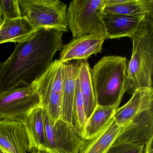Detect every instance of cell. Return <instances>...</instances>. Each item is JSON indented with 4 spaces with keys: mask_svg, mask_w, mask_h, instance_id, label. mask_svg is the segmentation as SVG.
Returning <instances> with one entry per match:
<instances>
[{
    "mask_svg": "<svg viewBox=\"0 0 153 153\" xmlns=\"http://www.w3.org/2000/svg\"><path fill=\"white\" fill-rule=\"evenodd\" d=\"M63 33L56 29L41 28L30 38L17 45L0 68V93L31 85L53 62L61 51Z\"/></svg>",
    "mask_w": 153,
    "mask_h": 153,
    "instance_id": "obj_1",
    "label": "cell"
},
{
    "mask_svg": "<svg viewBox=\"0 0 153 153\" xmlns=\"http://www.w3.org/2000/svg\"><path fill=\"white\" fill-rule=\"evenodd\" d=\"M131 39L132 54L128 63L125 91L132 95L137 89L153 87V15L144 18Z\"/></svg>",
    "mask_w": 153,
    "mask_h": 153,
    "instance_id": "obj_2",
    "label": "cell"
},
{
    "mask_svg": "<svg viewBox=\"0 0 153 153\" xmlns=\"http://www.w3.org/2000/svg\"><path fill=\"white\" fill-rule=\"evenodd\" d=\"M128 61L126 57H102L91 69L97 105L119 108L125 93Z\"/></svg>",
    "mask_w": 153,
    "mask_h": 153,
    "instance_id": "obj_3",
    "label": "cell"
},
{
    "mask_svg": "<svg viewBox=\"0 0 153 153\" xmlns=\"http://www.w3.org/2000/svg\"><path fill=\"white\" fill-rule=\"evenodd\" d=\"M21 16L36 30L41 28L68 32L67 5L59 0H18Z\"/></svg>",
    "mask_w": 153,
    "mask_h": 153,
    "instance_id": "obj_4",
    "label": "cell"
},
{
    "mask_svg": "<svg viewBox=\"0 0 153 153\" xmlns=\"http://www.w3.org/2000/svg\"><path fill=\"white\" fill-rule=\"evenodd\" d=\"M65 63L55 60L50 68L32 85L41 99L52 126L60 119Z\"/></svg>",
    "mask_w": 153,
    "mask_h": 153,
    "instance_id": "obj_5",
    "label": "cell"
},
{
    "mask_svg": "<svg viewBox=\"0 0 153 153\" xmlns=\"http://www.w3.org/2000/svg\"><path fill=\"white\" fill-rule=\"evenodd\" d=\"M41 105L40 97L33 85L0 93V120L25 124L31 113Z\"/></svg>",
    "mask_w": 153,
    "mask_h": 153,
    "instance_id": "obj_6",
    "label": "cell"
},
{
    "mask_svg": "<svg viewBox=\"0 0 153 153\" xmlns=\"http://www.w3.org/2000/svg\"><path fill=\"white\" fill-rule=\"evenodd\" d=\"M105 0H74L67 9V22L73 38L91 33L103 25Z\"/></svg>",
    "mask_w": 153,
    "mask_h": 153,
    "instance_id": "obj_7",
    "label": "cell"
},
{
    "mask_svg": "<svg viewBox=\"0 0 153 153\" xmlns=\"http://www.w3.org/2000/svg\"><path fill=\"white\" fill-rule=\"evenodd\" d=\"M44 118L46 140L45 153H79L84 138L73 125L60 118L52 126L45 110Z\"/></svg>",
    "mask_w": 153,
    "mask_h": 153,
    "instance_id": "obj_8",
    "label": "cell"
},
{
    "mask_svg": "<svg viewBox=\"0 0 153 153\" xmlns=\"http://www.w3.org/2000/svg\"><path fill=\"white\" fill-rule=\"evenodd\" d=\"M107 40L103 25L91 33L73 38L62 46L59 59L62 62L73 60H88L93 54L102 53V46Z\"/></svg>",
    "mask_w": 153,
    "mask_h": 153,
    "instance_id": "obj_9",
    "label": "cell"
},
{
    "mask_svg": "<svg viewBox=\"0 0 153 153\" xmlns=\"http://www.w3.org/2000/svg\"><path fill=\"white\" fill-rule=\"evenodd\" d=\"M0 148L8 153L30 152L25 124L15 121L0 120Z\"/></svg>",
    "mask_w": 153,
    "mask_h": 153,
    "instance_id": "obj_10",
    "label": "cell"
},
{
    "mask_svg": "<svg viewBox=\"0 0 153 153\" xmlns=\"http://www.w3.org/2000/svg\"><path fill=\"white\" fill-rule=\"evenodd\" d=\"M153 137V109L137 114L124 126L115 142L146 144Z\"/></svg>",
    "mask_w": 153,
    "mask_h": 153,
    "instance_id": "obj_11",
    "label": "cell"
},
{
    "mask_svg": "<svg viewBox=\"0 0 153 153\" xmlns=\"http://www.w3.org/2000/svg\"><path fill=\"white\" fill-rule=\"evenodd\" d=\"M153 87L137 89L129 101L114 114V121L120 126H124L137 114L153 108Z\"/></svg>",
    "mask_w": 153,
    "mask_h": 153,
    "instance_id": "obj_12",
    "label": "cell"
},
{
    "mask_svg": "<svg viewBox=\"0 0 153 153\" xmlns=\"http://www.w3.org/2000/svg\"><path fill=\"white\" fill-rule=\"evenodd\" d=\"M101 18L107 40L125 37L131 38L138 30L144 17L102 13Z\"/></svg>",
    "mask_w": 153,
    "mask_h": 153,
    "instance_id": "obj_13",
    "label": "cell"
},
{
    "mask_svg": "<svg viewBox=\"0 0 153 153\" xmlns=\"http://www.w3.org/2000/svg\"><path fill=\"white\" fill-rule=\"evenodd\" d=\"M79 70L78 60L76 62L69 61L65 62L60 118L71 124L72 108L76 95Z\"/></svg>",
    "mask_w": 153,
    "mask_h": 153,
    "instance_id": "obj_14",
    "label": "cell"
},
{
    "mask_svg": "<svg viewBox=\"0 0 153 153\" xmlns=\"http://www.w3.org/2000/svg\"><path fill=\"white\" fill-rule=\"evenodd\" d=\"M124 126L114 121V117L97 134L84 143L79 153H105L122 132Z\"/></svg>",
    "mask_w": 153,
    "mask_h": 153,
    "instance_id": "obj_15",
    "label": "cell"
},
{
    "mask_svg": "<svg viewBox=\"0 0 153 153\" xmlns=\"http://www.w3.org/2000/svg\"><path fill=\"white\" fill-rule=\"evenodd\" d=\"M102 13L144 18L153 15V0H105Z\"/></svg>",
    "mask_w": 153,
    "mask_h": 153,
    "instance_id": "obj_16",
    "label": "cell"
},
{
    "mask_svg": "<svg viewBox=\"0 0 153 153\" xmlns=\"http://www.w3.org/2000/svg\"><path fill=\"white\" fill-rule=\"evenodd\" d=\"M36 31L24 17L3 20L0 23V44L22 42L28 40Z\"/></svg>",
    "mask_w": 153,
    "mask_h": 153,
    "instance_id": "obj_17",
    "label": "cell"
},
{
    "mask_svg": "<svg viewBox=\"0 0 153 153\" xmlns=\"http://www.w3.org/2000/svg\"><path fill=\"white\" fill-rule=\"evenodd\" d=\"M44 114L45 110L42 107H37L31 113L25 124L29 139L30 152L34 150L46 152Z\"/></svg>",
    "mask_w": 153,
    "mask_h": 153,
    "instance_id": "obj_18",
    "label": "cell"
},
{
    "mask_svg": "<svg viewBox=\"0 0 153 153\" xmlns=\"http://www.w3.org/2000/svg\"><path fill=\"white\" fill-rule=\"evenodd\" d=\"M87 60H78V81L87 119L89 118L97 105L91 79V69Z\"/></svg>",
    "mask_w": 153,
    "mask_h": 153,
    "instance_id": "obj_19",
    "label": "cell"
},
{
    "mask_svg": "<svg viewBox=\"0 0 153 153\" xmlns=\"http://www.w3.org/2000/svg\"><path fill=\"white\" fill-rule=\"evenodd\" d=\"M117 109L115 106L96 105L87 120L84 128V139L92 137L102 129L114 117Z\"/></svg>",
    "mask_w": 153,
    "mask_h": 153,
    "instance_id": "obj_20",
    "label": "cell"
},
{
    "mask_svg": "<svg viewBox=\"0 0 153 153\" xmlns=\"http://www.w3.org/2000/svg\"><path fill=\"white\" fill-rule=\"evenodd\" d=\"M87 120V119L85 114L83 98L78 79L76 95L72 108L71 124L83 137L84 128Z\"/></svg>",
    "mask_w": 153,
    "mask_h": 153,
    "instance_id": "obj_21",
    "label": "cell"
},
{
    "mask_svg": "<svg viewBox=\"0 0 153 153\" xmlns=\"http://www.w3.org/2000/svg\"><path fill=\"white\" fill-rule=\"evenodd\" d=\"M21 17L18 0H0V23Z\"/></svg>",
    "mask_w": 153,
    "mask_h": 153,
    "instance_id": "obj_22",
    "label": "cell"
},
{
    "mask_svg": "<svg viewBox=\"0 0 153 153\" xmlns=\"http://www.w3.org/2000/svg\"><path fill=\"white\" fill-rule=\"evenodd\" d=\"M145 145L115 142L105 153H143Z\"/></svg>",
    "mask_w": 153,
    "mask_h": 153,
    "instance_id": "obj_23",
    "label": "cell"
},
{
    "mask_svg": "<svg viewBox=\"0 0 153 153\" xmlns=\"http://www.w3.org/2000/svg\"><path fill=\"white\" fill-rule=\"evenodd\" d=\"M153 137L151 138L146 144L143 153H153Z\"/></svg>",
    "mask_w": 153,
    "mask_h": 153,
    "instance_id": "obj_24",
    "label": "cell"
},
{
    "mask_svg": "<svg viewBox=\"0 0 153 153\" xmlns=\"http://www.w3.org/2000/svg\"><path fill=\"white\" fill-rule=\"evenodd\" d=\"M31 153H45L44 152H42V151H37V150H34L33 152Z\"/></svg>",
    "mask_w": 153,
    "mask_h": 153,
    "instance_id": "obj_25",
    "label": "cell"
},
{
    "mask_svg": "<svg viewBox=\"0 0 153 153\" xmlns=\"http://www.w3.org/2000/svg\"><path fill=\"white\" fill-rule=\"evenodd\" d=\"M0 153H8L7 152H6V151L4 150V149H1V148H0Z\"/></svg>",
    "mask_w": 153,
    "mask_h": 153,
    "instance_id": "obj_26",
    "label": "cell"
},
{
    "mask_svg": "<svg viewBox=\"0 0 153 153\" xmlns=\"http://www.w3.org/2000/svg\"><path fill=\"white\" fill-rule=\"evenodd\" d=\"M1 64H2V63H1V62H0V68H1Z\"/></svg>",
    "mask_w": 153,
    "mask_h": 153,
    "instance_id": "obj_27",
    "label": "cell"
}]
</instances>
